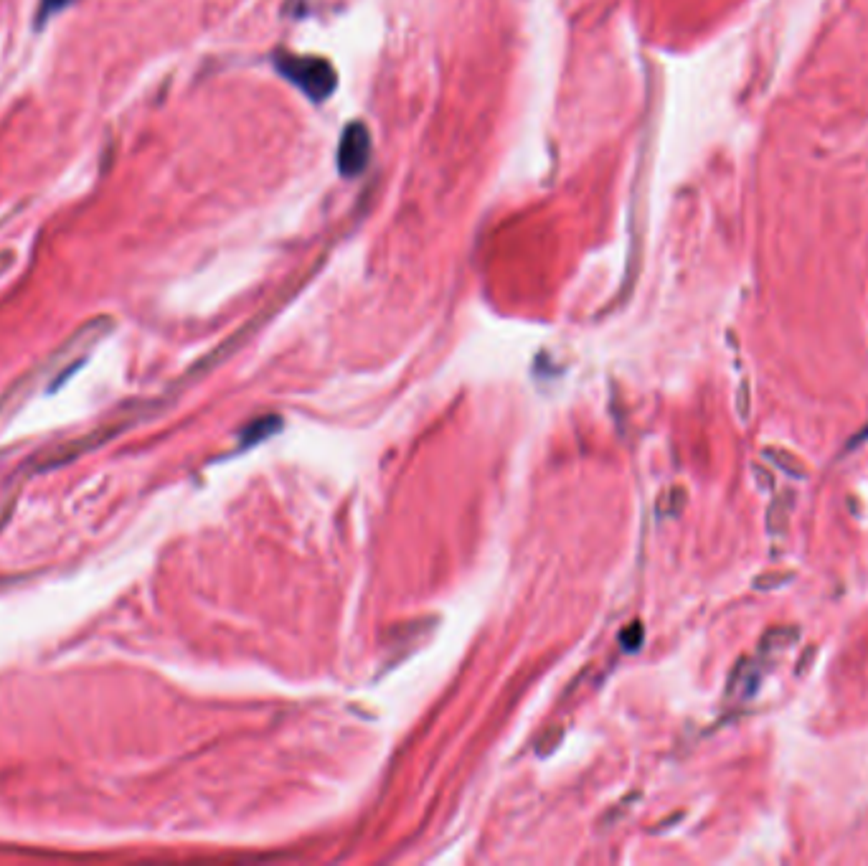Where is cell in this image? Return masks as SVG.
<instances>
[{"label": "cell", "instance_id": "cell-1", "mask_svg": "<svg viewBox=\"0 0 868 866\" xmlns=\"http://www.w3.org/2000/svg\"><path fill=\"white\" fill-rule=\"evenodd\" d=\"M112 331V320L107 315L87 320L79 331L66 338L54 354L46 356L44 364H36L31 371L18 376L6 392L0 394V432L6 430L18 412L28 404V399L46 384V392H56L79 366L87 361L92 348L105 341Z\"/></svg>", "mask_w": 868, "mask_h": 866}, {"label": "cell", "instance_id": "cell-2", "mask_svg": "<svg viewBox=\"0 0 868 866\" xmlns=\"http://www.w3.org/2000/svg\"><path fill=\"white\" fill-rule=\"evenodd\" d=\"M277 69L282 77L290 79L297 89H303L310 100H328L336 89V72L328 61L313 59V56H277Z\"/></svg>", "mask_w": 868, "mask_h": 866}, {"label": "cell", "instance_id": "cell-3", "mask_svg": "<svg viewBox=\"0 0 868 866\" xmlns=\"http://www.w3.org/2000/svg\"><path fill=\"white\" fill-rule=\"evenodd\" d=\"M371 155V138L361 122H351L343 133L341 150H338V166L343 176H358L366 168Z\"/></svg>", "mask_w": 868, "mask_h": 866}, {"label": "cell", "instance_id": "cell-4", "mask_svg": "<svg viewBox=\"0 0 868 866\" xmlns=\"http://www.w3.org/2000/svg\"><path fill=\"white\" fill-rule=\"evenodd\" d=\"M762 676H764V668L759 666L757 661L742 658L729 676V684H726V699L734 701V704L749 701L754 694H757L759 686H762Z\"/></svg>", "mask_w": 868, "mask_h": 866}, {"label": "cell", "instance_id": "cell-5", "mask_svg": "<svg viewBox=\"0 0 868 866\" xmlns=\"http://www.w3.org/2000/svg\"><path fill=\"white\" fill-rule=\"evenodd\" d=\"M800 635H803V630L795 628V625H777V628H770L762 635V640H759V656L767 658L787 651V648H792L797 640H800Z\"/></svg>", "mask_w": 868, "mask_h": 866}, {"label": "cell", "instance_id": "cell-6", "mask_svg": "<svg viewBox=\"0 0 868 866\" xmlns=\"http://www.w3.org/2000/svg\"><path fill=\"white\" fill-rule=\"evenodd\" d=\"M792 506H795V493L792 491H782L780 496L770 503V508H767V531H770L772 536L785 534L787 524H790Z\"/></svg>", "mask_w": 868, "mask_h": 866}, {"label": "cell", "instance_id": "cell-7", "mask_svg": "<svg viewBox=\"0 0 868 866\" xmlns=\"http://www.w3.org/2000/svg\"><path fill=\"white\" fill-rule=\"evenodd\" d=\"M762 455L767 460H772V463H775L777 468L785 470V473L790 475V478L805 480L810 475L808 465H805L803 460L797 458V455H792V453H787V450H782V447H764Z\"/></svg>", "mask_w": 868, "mask_h": 866}, {"label": "cell", "instance_id": "cell-8", "mask_svg": "<svg viewBox=\"0 0 868 866\" xmlns=\"http://www.w3.org/2000/svg\"><path fill=\"white\" fill-rule=\"evenodd\" d=\"M795 580V572H767V574H759L757 580H754V590H780V587L790 585V582Z\"/></svg>", "mask_w": 868, "mask_h": 866}, {"label": "cell", "instance_id": "cell-9", "mask_svg": "<svg viewBox=\"0 0 868 866\" xmlns=\"http://www.w3.org/2000/svg\"><path fill=\"white\" fill-rule=\"evenodd\" d=\"M737 409L742 420H749V414H752V384H749V379H744L742 387H739Z\"/></svg>", "mask_w": 868, "mask_h": 866}, {"label": "cell", "instance_id": "cell-10", "mask_svg": "<svg viewBox=\"0 0 868 866\" xmlns=\"http://www.w3.org/2000/svg\"><path fill=\"white\" fill-rule=\"evenodd\" d=\"M74 0H41V13H39V21L44 23L46 18L54 16V13L64 11L66 6H72Z\"/></svg>", "mask_w": 868, "mask_h": 866}, {"label": "cell", "instance_id": "cell-11", "mask_svg": "<svg viewBox=\"0 0 868 866\" xmlns=\"http://www.w3.org/2000/svg\"><path fill=\"white\" fill-rule=\"evenodd\" d=\"M640 640H643V625H632L630 630H625L622 633V646L627 648V651H635V648H640Z\"/></svg>", "mask_w": 868, "mask_h": 866}, {"label": "cell", "instance_id": "cell-12", "mask_svg": "<svg viewBox=\"0 0 868 866\" xmlns=\"http://www.w3.org/2000/svg\"><path fill=\"white\" fill-rule=\"evenodd\" d=\"M752 470H754V478H757V483H759V488H762V491H772V488H775V478H772V473H767L762 465H754Z\"/></svg>", "mask_w": 868, "mask_h": 866}, {"label": "cell", "instance_id": "cell-13", "mask_svg": "<svg viewBox=\"0 0 868 866\" xmlns=\"http://www.w3.org/2000/svg\"><path fill=\"white\" fill-rule=\"evenodd\" d=\"M815 653H818V646L808 648V651L803 653V658H800V666H797V676H803L805 671H808V666H813V658Z\"/></svg>", "mask_w": 868, "mask_h": 866}, {"label": "cell", "instance_id": "cell-14", "mask_svg": "<svg viewBox=\"0 0 868 866\" xmlns=\"http://www.w3.org/2000/svg\"><path fill=\"white\" fill-rule=\"evenodd\" d=\"M866 440H868V425L863 427L861 432H856V435H853L851 440H848V445H846V447H848V450H856V447H858V445H863V442H866Z\"/></svg>", "mask_w": 868, "mask_h": 866}, {"label": "cell", "instance_id": "cell-15", "mask_svg": "<svg viewBox=\"0 0 868 866\" xmlns=\"http://www.w3.org/2000/svg\"><path fill=\"white\" fill-rule=\"evenodd\" d=\"M13 267V252H0V277Z\"/></svg>", "mask_w": 868, "mask_h": 866}]
</instances>
